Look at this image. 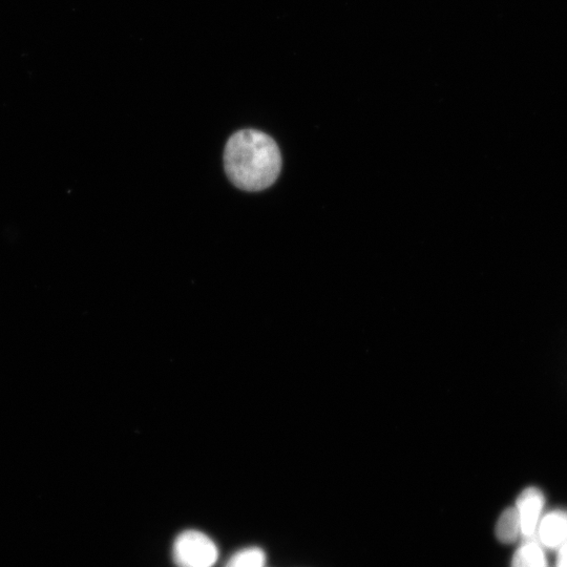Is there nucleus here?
Here are the masks:
<instances>
[{
  "instance_id": "nucleus-3",
  "label": "nucleus",
  "mask_w": 567,
  "mask_h": 567,
  "mask_svg": "<svg viewBox=\"0 0 567 567\" xmlns=\"http://www.w3.org/2000/svg\"><path fill=\"white\" fill-rule=\"evenodd\" d=\"M544 503L542 492L536 488L525 489L518 497L515 508L521 522L522 539L536 536Z\"/></svg>"
},
{
  "instance_id": "nucleus-2",
  "label": "nucleus",
  "mask_w": 567,
  "mask_h": 567,
  "mask_svg": "<svg viewBox=\"0 0 567 567\" xmlns=\"http://www.w3.org/2000/svg\"><path fill=\"white\" fill-rule=\"evenodd\" d=\"M173 554L181 567H212L218 559L216 544L197 531H186L179 535Z\"/></svg>"
},
{
  "instance_id": "nucleus-5",
  "label": "nucleus",
  "mask_w": 567,
  "mask_h": 567,
  "mask_svg": "<svg viewBox=\"0 0 567 567\" xmlns=\"http://www.w3.org/2000/svg\"><path fill=\"white\" fill-rule=\"evenodd\" d=\"M512 567H550L537 536L521 540V545L513 557Z\"/></svg>"
},
{
  "instance_id": "nucleus-8",
  "label": "nucleus",
  "mask_w": 567,
  "mask_h": 567,
  "mask_svg": "<svg viewBox=\"0 0 567 567\" xmlns=\"http://www.w3.org/2000/svg\"><path fill=\"white\" fill-rule=\"evenodd\" d=\"M556 567H567V544L558 550Z\"/></svg>"
},
{
  "instance_id": "nucleus-7",
  "label": "nucleus",
  "mask_w": 567,
  "mask_h": 567,
  "mask_svg": "<svg viewBox=\"0 0 567 567\" xmlns=\"http://www.w3.org/2000/svg\"><path fill=\"white\" fill-rule=\"evenodd\" d=\"M265 554L259 548L243 550L230 559L226 567H263Z\"/></svg>"
},
{
  "instance_id": "nucleus-6",
  "label": "nucleus",
  "mask_w": 567,
  "mask_h": 567,
  "mask_svg": "<svg viewBox=\"0 0 567 567\" xmlns=\"http://www.w3.org/2000/svg\"><path fill=\"white\" fill-rule=\"evenodd\" d=\"M496 536L504 544H512L522 539L521 522L515 507L504 511L499 517Z\"/></svg>"
},
{
  "instance_id": "nucleus-4",
  "label": "nucleus",
  "mask_w": 567,
  "mask_h": 567,
  "mask_svg": "<svg viewBox=\"0 0 567 567\" xmlns=\"http://www.w3.org/2000/svg\"><path fill=\"white\" fill-rule=\"evenodd\" d=\"M545 549L558 551L567 544V512L553 511L542 516L536 534Z\"/></svg>"
},
{
  "instance_id": "nucleus-1",
  "label": "nucleus",
  "mask_w": 567,
  "mask_h": 567,
  "mask_svg": "<svg viewBox=\"0 0 567 567\" xmlns=\"http://www.w3.org/2000/svg\"><path fill=\"white\" fill-rule=\"evenodd\" d=\"M224 165L229 180L242 191L261 192L277 181L282 156L270 136L256 130H243L228 140Z\"/></svg>"
}]
</instances>
